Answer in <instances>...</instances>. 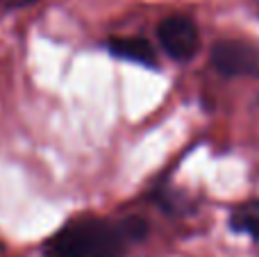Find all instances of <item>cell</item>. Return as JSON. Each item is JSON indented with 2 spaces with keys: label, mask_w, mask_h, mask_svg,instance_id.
Returning <instances> with one entry per match:
<instances>
[{
  "label": "cell",
  "mask_w": 259,
  "mask_h": 257,
  "mask_svg": "<svg viewBox=\"0 0 259 257\" xmlns=\"http://www.w3.org/2000/svg\"><path fill=\"white\" fill-rule=\"evenodd\" d=\"M211 64L221 75L259 77V46L241 39H223L211 48Z\"/></svg>",
  "instance_id": "2"
},
{
  "label": "cell",
  "mask_w": 259,
  "mask_h": 257,
  "mask_svg": "<svg viewBox=\"0 0 259 257\" xmlns=\"http://www.w3.org/2000/svg\"><path fill=\"white\" fill-rule=\"evenodd\" d=\"M157 36H159L164 53L170 59H178V62H189L200 46L196 23L189 16H182V14L166 16L157 27Z\"/></svg>",
  "instance_id": "3"
},
{
  "label": "cell",
  "mask_w": 259,
  "mask_h": 257,
  "mask_svg": "<svg viewBox=\"0 0 259 257\" xmlns=\"http://www.w3.org/2000/svg\"><path fill=\"white\" fill-rule=\"evenodd\" d=\"M234 230L246 232L255 241H259V200H248V203L239 205L230 217Z\"/></svg>",
  "instance_id": "5"
},
{
  "label": "cell",
  "mask_w": 259,
  "mask_h": 257,
  "mask_svg": "<svg viewBox=\"0 0 259 257\" xmlns=\"http://www.w3.org/2000/svg\"><path fill=\"white\" fill-rule=\"evenodd\" d=\"M130 244L123 221L77 219L46 244L44 257H121Z\"/></svg>",
  "instance_id": "1"
},
{
  "label": "cell",
  "mask_w": 259,
  "mask_h": 257,
  "mask_svg": "<svg viewBox=\"0 0 259 257\" xmlns=\"http://www.w3.org/2000/svg\"><path fill=\"white\" fill-rule=\"evenodd\" d=\"M3 3H12V5H18V3H27V0H3Z\"/></svg>",
  "instance_id": "6"
},
{
  "label": "cell",
  "mask_w": 259,
  "mask_h": 257,
  "mask_svg": "<svg viewBox=\"0 0 259 257\" xmlns=\"http://www.w3.org/2000/svg\"><path fill=\"white\" fill-rule=\"evenodd\" d=\"M109 50L114 57L141 64V66H157V50L143 36H118L109 41Z\"/></svg>",
  "instance_id": "4"
}]
</instances>
